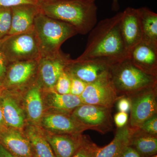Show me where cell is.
I'll list each match as a JSON object with an SVG mask.
<instances>
[{"label":"cell","instance_id":"25","mask_svg":"<svg viewBox=\"0 0 157 157\" xmlns=\"http://www.w3.org/2000/svg\"><path fill=\"white\" fill-rule=\"evenodd\" d=\"M99 148L95 143L85 136L81 146L73 157H96Z\"/></svg>","mask_w":157,"mask_h":157},{"label":"cell","instance_id":"1","mask_svg":"<svg viewBox=\"0 0 157 157\" xmlns=\"http://www.w3.org/2000/svg\"><path fill=\"white\" fill-rule=\"evenodd\" d=\"M123 12L102 20L90 32L83 53L77 59H99L116 62L127 58L120 31Z\"/></svg>","mask_w":157,"mask_h":157},{"label":"cell","instance_id":"35","mask_svg":"<svg viewBox=\"0 0 157 157\" xmlns=\"http://www.w3.org/2000/svg\"><path fill=\"white\" fill-rule=\"evenodd\" d=\"M7 128H8L6 126L4 117H3L2 111V107L0 103V135L4 131H6Z\"/></svg>","mask_w":157,"mask_h":157},{"label":"cell","instance_id":"19","mask_svg":"<svg viewBox=\"0 0 157 157\" xmlns=\"http://www.w3.org/2000/svg\"><path fill=\"white\" fill-rule=\"evenodd\" d=\"M0 144L17 157H34L30 142L23 131L8 128L0 135Z\"/></svg>","mask_w":157,"mask_h":157},{"label":"cell","instance_id":"31","mask_svg":"<svg viewBox=\"0 0 157 157\" xmlns=\"http://www.w3.org/2000/svg\"><path fill=\"white\" fill-rule=\"evenodd\" d=\"M118 109L120 112L128 113L132 107V101L128 97L122 96L118 100Z\"/></svg>","mask_w":157,"mask_h":157},{"label":"cell","instance_id":"5","mask_svg":"<svg viewBox=\"0 0 157 157\" xmlns=\"http://www.w3.org/2000/svg\"><path fill=\"white\" fill-rule=\"evenodd\" d=\"M0 48L8 65L40 57L34 30L7 36L0 41Z\"/></svg>","mask_w":157,"mask_h":157},{"label":"cell","instance_id":"27","mask_svg":"<svg viewBox=\"0 0 157 157\" xmlns=\"http://www.w3.org/2000/svg\"><path fill=\"white\" fill-rule=\"evenodd\" d=\"M71 83V76L64 70L58 79L54 91L60 94H70Z\"/></svg>","mask_w":157,"mask_h":157},{"label":"cell","instance_id":"18","mask_svg":"<svg viewBox=\"0 0 157 157\" xmlns=\"http://www.w3.org/2000/svg\"><path fill=\"white\" fill-rule=\"evenodd\" d=\"M132 64L144 73L157 77V49L141 42L128 52Z\"/></svg>","mask_w":157,"mask_h":157},{"label":"cell","instance_id":"4","mask_svg":"<svg viewBox=\"0 0 157 157\" xmlns=\"http://www.w3.org/2000/svg\"><path fill=\"white\" fill-rule=\"evenodd\" d=\"M109 72L118 94L121 96H132L157 86V77L139 70L128 58L112 64Z\"/></svg>","mask_w":157,"mask_h":157},{"label":"cell","instance_id":"3","mask_svg":"<svg viewBox=\"0 0 157 157\" xmlns=\"http://www.w3.org/2000/svg\"><path fill=\"white\" fill-rule=\"evenodd\" d=\"M34 33L40 57L52 56L59 53L62 44L78 34L73 26L51 18L41 12L35 19Z\"/></svg>","mask_w":157,"mask_h":157},{"label":"cell","instance_id":"29","mask_svg":"<svg viewBox=\"0 0 157 157\" xmlns=\"http://www.w3.org/2000/svg\"><path fill=\"white\" fill-rule=\"evenodd\" d=\"M138 128L147 134L157 136V115H155L154 116L145 121Z\"/></svg>","mask_w":157,"mask_h":157},{"label":"cell","instance_id":"28","mask_svg":"<svg viewBox=\"0 0 157 157\" xmlns=\"http://www.w3.org/2000/svg\"><path fill=\"white\" fill-rule=\"evenodd\" d=\"M71 76V88L70 94L80 97L83 92L87 83L74 76Z\"/></svg>","mask_w":157,"mask_h":157},{"label":"cell","instance_id":"7","mask_svg":"<svg viewBox=\"0 0 157 157\" xmlns=\"http://www.w3.org/2000/svg\"><path fill=\"white\" fill-rule=\"evenodd\" d=\"M121 97L113 83L109 70L94 81L87 83L79 98L83 104L111 109Z\"/></svg>","mask_w":157,"mask_h":157},{"label":"cell","instance_id":"40","mask_svg":"<svg viewBox=\"0 0 157 157\" xmlns=\"http://www.w3.org/2000/svg\"><path fill=\"white\" fill-rule=\"evenodd\" d=\"M34 157H35V156H34Z\"/></svg>","mask_w":157,"mask_h":157},{"label":"cell","instance_id":"9","mask_svg":"<svg viewBox=\"0 0 157 157\" xmlns=\"http://www.w3.org/2000/svg\"><path fill=\"white\" fill-rule=\"evenodd\" d=\"M70 59L69 55L61 51L52 56L40 57L38 59L37 82L43 91L54 90L58 79Z\"/></svg>","mask_w":157,"mask_h":157},{"label":"cell","instance_id":"38","mask_svg":"<svg viewBox=\"0 0 157 157\" xmlns=\"http://www.w3.org/2000/svg\"><path fill=\"white\" fill-rule=\"evenodd\" d=\"M4 89L3 88L2 86V84L0 83V96L2 95V94L3 92L4 91Z\"/></svg>","mask_w":157,"mask_h":157},{"label":"cell","instance_id":"24","mask_svg":"<svg viewBox=\"0 0 157 157\" xmlns=\"http://www.w3.org/2000/svg\"><path fill=\"white\" fill-rule=\"evenodd\" d=\"M133 129L129 126L118 128L112 141L107 146L100 147L96 157H118L126 146L129 145Z\"/></svg>","mask_w":157,"mask_h":157},{"label":"cell","instance_id":"14","mask_svg":"<svg viewBox=\"0 0 157 157\" xmlns=\"http://www.w3.org/2000/svg\"><path fill=\"white\" fill-rule=\"evenodd\" d=\"M14 98L15 93L5 90L0 96L3 117L7 128L23 131L27 123L25 112Z\"/></svg>","mask_w":157,"mask_h":157},{"label":"cell","instance_id":"13","mask_svg":"<svg viewBox=\"0 0 157 157\" xmlns=\"http://www.w3.org/2000/svg\"><path fill=\"white\" fill-rule=\"evenodd\" d=\"M43 90L37 81L23 92L24 109L28 124L39 127L45 108Z\"/></svg>","mask_w":157,"mask_h":157},{"label":"cell","instance_id":"2","mask_svg":"<svg viewBox=\"0 0 157 157\" xmlns=\"http://www.w3.org/2000/svg\"><path fill=\"white\" fill-rule=\"evenodd\" d=\"M41 13L69 24L78 34L86 35L97 23L98 8L92 0H41Z\"/></svg>","mask_w":157,"mask_h":157},{"label":"cell","instance_id":"17","mask_svg":"<svg viewBox=\"0 0 157 157\" xmlns=\"http://www.w3.org/2000/svg\"><path fill=\"white\" fill-rule=\"evenodd\" d=\"M11 23L8 36L34 30L36 17L40 13L38 5H23L11 7Z\"/></svg>","mask_w":157,"mask_h":157},{"label":"cell","instance_id":"30","mask_svg":"<svg viewBox=\"0 0 157 157\" xmlns=\"http://www.w3.org/2000/svg\"><path fill=\"white\" fill-rule=\"evenodd\" d=\"M41 0H0V7L11 8L23 5H39Z\"/></svg>","mask_w":157,"mask_h":157},{"label":"cell","instance_id":"6","mask_svg":"<svg viewBox=\"0 0 157 157\" xmlns=\"http://www.w3.org/2000/svg\"><path fill=\"white\" fill-rule=\"evenodd\" d=\"M38 59L12 63L8 65L2 83L4 90L22 93L37 81Z\"/></svg>","mask_w":157,"mask_h":157},{"label":"cell","instance_id":"23","mask_svg":"<svg viewBox=\"0 0 157 157\" xmlns=\"http://www.w3.org/2000/svg\"><path fill=\"white\" fill-rule=\"evenodd\" d=\"M23 132L30 142L35 157H56L41 128L27 124Z\"/></svg>","mask_w":157,"mask_h":157},{"label":"cell","instance_id":"8","mask_svg":"<svg viewBox=\"0 0 157 157\" xmlns=\"http://www.w3.org/2000/svg\"><path fill=\"white\" fill-rule=\"evenodd\" d=\"M110 108L92 104H82L71 113L75 119L88 128L101 134L113 128V119Z\"/></svg>","mask_w":157,"mask_h":157},{"label":"cell","instance_id":"37","mask_svg":"<svg viewBox=\"0 0 157 157\" xmlns=\"http://www.w3.org/2000/svg\"><path fill=\"white\" fill-rule=\"evenodd\" d=\"M95 2L96 0H92ZM112 9L113 11H117L119 9L118 0H112Z\"/></svg>","mask_w":157,"mask_h":157},{"label":"cell","instance_id":"34","mask_svg":"<svg viewBox=\"0 0 157 157\" xmlns=\"http://www.w3.org/2000/svg\"><path fill=\"white\" fill-rule=\"evenodd\" d=\"M118 157H140L137 152L131 147L126 146Z\"/></svg>","mask_w":157,"mask_h":157},{"label":"cell","instance_id":"21","mask_svg":"<svg viewBox=\"0 0 157 157\" xmlns=\"http://www.w3.org/2000/svg\"><path fill=\"white\" fill-rule=\"evenodd\" d=\"M142 42L157 49V14L147 7L137 9Z\"/></svg>","mask_w":157,"mask_h":157},{"label":"cell","instance_id":"20","mask_svg":"<svg viewBox=\"0 0 157 157\" xmlns=\"http://www.w3.org/2000/svg\"><path fill=\"white\" fill-rule=\"evenodd\" d=\"M43 98L45 109L47 107L50 112L71 114L76 107L83 104L78 96L60 94L54 90L43 91Z\"/></svg>","mask_w":157,"mask_h":157},{"label":"cell","instance_id":"39","mask_svg":"<svg viewBox=\"0 0 157 157\" xmlns=\"http://www.w3.org/2000/svg\"><path fill=\"white\" fill-rule=\"evenodd\" d=\"M149 157H157V155H154L152 156Z\"/></svg>","mask_w":157,"mask_h":157},{"label":"cell","instance_id":"33","mask_svg":"<svg viewBox=\"0 0 157 157\" xmlns=\"http://www.w3.org/2000/svg\"><path fill=\"white\" fill-rule=\"evenodd\" d=\"M8 63L0 48V83L2 84L7 70Z\"/></svg>","mask_w":157,"mask_h":157},{"label":"cell","instance_id":"10","mask_svg":"<svg viewBox=\"0 0 157 157\" xmlns=\"http://www.w3.org/2000/svg\"><path fill=\"white\" fill-rule=\"evenodd\" d=\"M156 87L150 88L137 93L132 101L129 124L133 129L138 128L144 122L156 115Z\"/></svg>","mask_w":157,"mask_h":157},{"label":"cell","instance_id":"22","mask_svg":"<svg viewBox=\"0 0 157 157\" xmlns=\"http://www.w3.org/2000/svg\"><path fill=\"white\" fill-rule=\"evenodd\" d=\"M129 146L140 157H149L157 153V136L147 134L139 128L133 129Z\"/></svg>","mask_w":157,"mask_h":157},{"label":"cell","instance_id":"12","mask_svg":"<svg viewBox=\"0 0 157 157\" xmlns=\"http://www.w3.org/2000/svg\"><path fill=\"white\" fill-rule=\"evenodd\" d=\"M39 127L44 131L55 134H82L88 130L71 114L56 112H45Z\"/></svg>","mask_w":157,"mask_h":157},{"label":"cell","instance_id":"26","mask_svg":"<svg viewBox=\"0 0 157 157\" xmlns=\"http://www.w3.org/2000/svg\"><path fill=\"white\" fill-rule=\"evenodd\" d=\"M11 23V8L0 7V41L8 36Z\"/></svg>","mask_w":157,"mask_h":157},{"label":"cell","instance_id":"11","mask_svg":"<svg viewBox=\"0 0 157 157\" xmlns=\"http://www.w3.org/2000/svg\"><path fill=\"white\" fill-rule=\"evenodd\" d=\"M114 63L99 59L79 60L71 59L66 66L65 71L70 76L76 77L89 83L94 81L108 71L111 65Z\"/></svg>","mask_w":157,"mask_h":157},{"label":"cell","instance_id":"16","mask_svg":"<svg viewBox=\"0 0 157 157\" xmlns=\"http://www.w3.org/2000/svg\"><path fill=\"white\" fill-rule=\"evenodd\" d=\"M42 131L56 157H73L85 137L82 134H55Z\"/></svg>","mask_w":157,"mask_h":157},{"label":"cell","instance_id":"15","mask_svg":"<svg viewBox=\"0 0 157 157\" xmlns=\"http://www.w3.org/2000/svg\"><path fill=\"white\" fill-rule=\"evenodd\" d=\"M120 31L127 52L142 42L141 28L137 9L128 7L123 12Z\"/></svg>","mask_w":157,"mask_h":157},{"label":"cell","instance_id":"36","mask_svg":"<svg viewBox=\"0 0 157 157\" xmlns=\"http://www.w3.org/2000/svg\"><path fill=\"white\" fill-rule=\"evenodd\" d=\"M0 157H17L12 155L0 144Z\"/></svg>","mask_w":157,"mask_h":157},{"label":"cell","instance_id":"32","mask_svg":"<svg viewBox=\"0 0 157 157\" xmlns=\"http://www.w3.org/2000/svg\"><path fill=\"white\" fill-rule=\"evenodd\" d=\"M128 115L125 112H119L114 117V121L118 128L125 126L128 120Z\"/></svg>","mask_w":157,"mask_h":157}]
</instances>
